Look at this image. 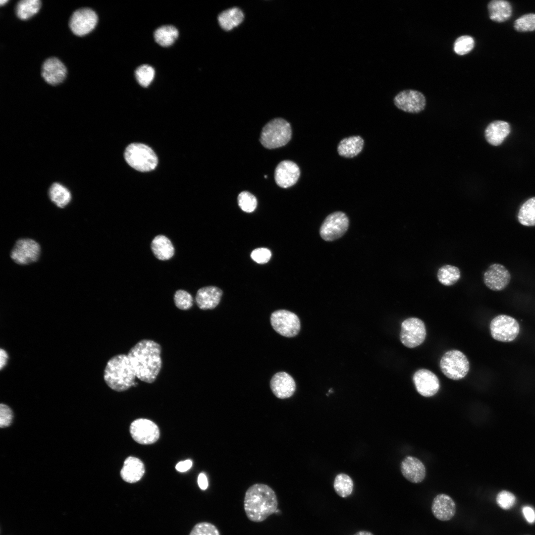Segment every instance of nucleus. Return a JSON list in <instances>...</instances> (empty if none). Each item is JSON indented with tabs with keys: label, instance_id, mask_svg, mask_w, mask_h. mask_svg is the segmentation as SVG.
Listing matches in <instances>:
<instances>
[{
	"label": "nucleus",
	"instance_id": "1",
	"mask_svg": "<svg viewBox=\"0 0 535 535\" xmlns=\"http://www.w3.org/2000/svg\"><path fill=\"white\" fill-rule=\"evenodd\" d=\"M161 352L160 345L150 339H142L131 348L127 355L138 379L155 381L161 369Z\"/></svg>",
	"mask_w": 535,
	"mask_h": 535
},
{
	"label": "nucleus",
	"instance_id": "2",
	"mask_svg": "<svg viewBox=\"0 0 535 535\" xmlns=\"http://www.w3.org/2000/svg\"><path fill=\"white\" fill-rule=\"evenodd\" d=\"M278 501L274 490L268 485L256 483L246 490L244 509L248 519L252 522H262L277 510Z\"/></svg>",
	"mask_w": 535,
	"mask_h": 535
},
{
	"label": "nucleus",
	"instance_id": "3",
	"mask_svg": "<svg viewBox=\"0 0 535 535\" xmlns=\"http://www.w3.org/2000/svg\"><path fill=\"white\" fill-rule=\"evenodd\" d=\"M136 375L127 354H120L111 357L104 372V379L111 389L122 392L136 386Z\"/></svg>",
	"mask_w": 535,
	"mask_h": 535
},
{
	"label": "nucleus",
	"instance_id": "4",
	"mask_svg": "<svg viewBox=\"0 0 535 535\" xmlns=\"http://www.w3.org/2000/svg\"><path fill=\"white\" fill-rule=\"evenodd\" d=\"M291 136L292 129L289 123L284 119L277 118L265 125L260 141L264 147L272 149L285 145Z\"/></svg>",
	"mask_w": 535,
	"mask_h": 535
},
{
	"label": "nucleus",
	"instance_id": "5",
	"mask_svg": "<svg viewBox=\"0 0 535 535\" xmlns=\"http://www.w3.org/2000/svg\"><path fill=\"white\" fill-rule=\"evenodd\" d=\"M124 156L130 166L141 172L154 170L158 163L157 156L154 151L143 144H130L126 148Z\"/></svg>",
	"mask_w": 535,
	"mask_h": 535
},
{
	"label": "nucleus",
	"instance_id": "6",
	"mask_svg": "<svg viewBox=\"0 0 535 535\" xmlns=\"http://www.w3.org/2000/svg\"><path fill=\"white\" fill-rule=\"evenodd\" d=\"M440 368L448 378L457 380L464 378L470 369L466 355L458 350H451L444 354L440 361Z\"/></svg>",
	"mask_w": 535,
	"mask_h": 535
},
{
	"label": "nucleus",
	"instance_id": "7",
	"mask_svg": "<svg viewBox=\"0 0 535 535\" xmlns=\"http://www.w3.org/2000/svg\"><path fill=\"white\" fill-rule=\"evenodd\" d=\"M489 327L492 338L503 342L513 341L520 332V325L517 320L506 315L494 317L490 321Z\"/></svg>",
	"mask_w": 535,
	"mask_h": 535
},
{
	"label": "nucleus",
	"instance_id": "8",
	"mask_svg": "<svg viewBox=\"0 0 535 535\" xmlns=\"http://www.w3.org/2000/svg\"><path fill=\"white\" fill-rule=\"evenodd\" d=\"M426 337L425 324L421 319L409 318L402 322L400 339L405 346L415 348L423 343Z\"/></svg>",
	"mask_w": 535,
	"mask_h": 535
},
{
	"label": "nucleus",
	"instance_id": "9",
	"mask_svg": "<svg viewBox=\"0 0 535 535\" xmlns=\"http://www.w3.org/2000/svg\"><path fill=\"white\" fill-rule=\"evenodd\" d=\"M270 323L279 334L287 337L297 335L301 328L300 321L294 313L285 310H279L270 316Z\"/></svg>",
	"mask_w": 535,
	"mask_h": 535
},
{
	"label": "nucleus",
	"instance_id": "10",
	"mask_svg": "<svg viewBox=\"0 0 535 535\" xmlns=\"http://www.w3.org/2000/svg\"><path fill=\"white\" fill-rule=\"evenodd\" d=\"M39 244L31 238H21L16 241L10 252V258L16 264L26 265L36 262L40 257Z\"/></svg>",
	"mask_w": 535,
	"mask_h": 535
},
{
	"label": "nucleus",
	"instance_id": "11",
	"mask_svg": "<svg viewBox=\"0 0 535 535\" xmlns=\"http://www.w3.org/2000/svg\"><path fill=\"white\" fill-rule=\"evenodd\" d=\"M349 226V219L343 212H335L324 220L320 230L321 237L326 241L335 240L342 236Z\"/></svg>",
	"mask_w": 535,
	"mask_h": 535
},
{
	"label": "nucleus",
	"instance_id": "12",
	"mask_svg": "<svg viewBox=\"0 0 535 535\" xmlns=\"http://www.w3.org/2000/svg\"><path fill=\"white\" fill-rule=\"evenodd\" d=\"M130 433L132 438L141 444H150L156 442L160 437L158 426L151 420L138 419L130 425Z\"/></svg>",
	"mask_w": 535,
	"mask_h": 535
},
{
	"label": "nucleus",
	"instance_id": "13",
	"mask_svg": "<svg viewBox=\"0 0 535 535\" xmlns=\"http://www.w3.org/2000/svg\"><path fill=\"white\" fill-rule=\"evenodd\" d=\"M98 21L96 12L89 8H82L75 10L69 19V26L76 35L84 36L91 32Z\"/></svg>",
	"mask_w": 535,
	"mask_h": 535
},
{
	"label": "nucleus",
	"instance_id": "14",
	"mask_svg": "<svg viewBox=\"0 0 535 535\" xmlns=\"http://www.w3.org/2000/svg\"><path fill=\"white\" fill-rule=\"evenodd\" d=\"M394 103L398 108L405 112L417 113L424 109L426 100L421 92L406 90L399 92L394 97Z\"/></svg>",
	"mask_w": 535,
	"mask_h": 535
},
{
	"label": "nucleus",
	"instance_id": "15",
	"mask_svg": "<svg viewBox=\"0 0 535 535\" xmlns=\"http://www.w3.org/2000/svg\"><path fill=\"white\" fill-rule=\"evenodd\" d=\"M483 280L484 284L489 289L499 291L508 286L511 280V275L503 265L495 263L491 265L485 271Z\"/></svg>",
	"mask_w": 535,
	"mask_h": 535
},
{
	"label": "nucleus",
	"instance_id": "16",
	"mask_svg": "<svg viewBox=\"0 0 535 535\" xmlns=\"http://www.w3.org/2000/svg\"><path fill=\"white\" fill-rule=\"evenodd\" d=\"M413 380L418 392L424 397H431L438 391L440 383L437 376L430 371L422 369L416 371Z\"/></svg>",
	"mask_w": 535,
	"mask_h": 535
},
{
	"label": "nucleus",
	"instance_id": "17",
	"mask_svg": "<svg viewBox=\"0 0 535 535\" xmlns=\"http://www.w3.org/2000/svg\"><path fill=\"white\" fill-rule=\"evenodd\" d=\"M300 175V170L296 163L286 160L281 161L274 172L276 183L279 187L286 188L294 185Z\"/></svg>",
	"mask_w": 535,
	"mask_h": 535
},
{
	"label": "nucleus",
	"instance_id": "18",
	"mask_svg": "<svg viewBox=\"0 0 535 535\" xmlns=\"http://www.w3.org/2000/svg\"><path fill=\"white\" fill-rule=\"evenodd\" d=\"M67 73L66 67L58 58L52 57L43 62L41 75L45 81L53 85L61 83L65 79Z\"/></svg>",
	"mask_w": 535,
	"mask_h": 535
},
{
	"label": "nucleus",
	"instance_id": "19",
	"mask_svg": "<svg viewBox=\"0 0 535 535\" xmlns=\"http://www.w3.org/2000/svg\"><path fill=\"white\" fill-rule=\"evenodd\" d=\"M270 387L276 397L285 399L294 394L296 390V383L290 374L284 372H280L276 373L271 378Z\"/></svg>",
	"mask_w": 535,
	"mask_h": 535
},
{
	"label": "nucleus",
	"instance_id": "20",
	"mask_svg": "<svg viewBox=\"0 0 535 535\" xmlns=\"http://www.w3.org/2000/svg\"><path fill=\"white\" fill-rule=\"evenodd\" d=\"M431 511L438 520L447 521L452 519L456 513V504L453 499L448 495L440 493L433 499Z\"/></svg>",
	"mask_w": 535,
	"mask_h": 535
},
{
	"label": "nucleus",
	"instance_id": "21",
	"mask_svg": "<svg viewBox=\"0 0 535 535\" xmlns=\"http://www.w3.org/2000/svg\"><path fill=\"white\" fill-rule=\"evenodd\" d=\"M401 471L403 477L411 482L418 483L425 479L426 471L425 465L419 459L407 456L401 462Z\"/></svg>",
	"mask_w": 535,
	"mask_h": 535
},
{
	"label": "nucleus",
	"instance_id": "22",
	"mask_svg": "<svg viewBox=\"0 0 535 535\" xmlns=\"http://www.w3.org/2000/svg\"><path fill=\"white\" fill-rule=\"evenodd\" d=\"M222 292L219 288L209 286L198 289L195 296L198 307L202 310L213 309L219 304Z\"/></svg>",
	"mask_w": 535,
	"mask_h": 535
},
{
	"label": "nucleus",
	"instance_id": "23",
	"mask_svg": "<svg viewBox=\"0 0 535 535\" xmlns=\"http://www.w3.org/2000/svg\"><path fill=\"white\" fill-rule=\"evenodd\" d=\"M511 132L508 122L503 120H494L486 126L484 137L489 144L493 146L501 145Z\"/></svg>",
	"mask_w": 535,
	"mask_h": 535
},
{
	"label": "nucleus",
	"instance_id": "24",
	"mask_svg": "<svg viewBox=\"0 0 535 535\" xmlns=\"http://www.w3.org/2000/svg\"><path fill=\"white\" fill-rule=\"evenodd\" d=\"M145 473V466L139 459L129 456L124 462L120 471L122 479L127 482L135 483L139 481Z\"/></svg>",
	"mask_w": 535,
	"mask_h": 535
},
{
	"label": "nucleus",
	"instance_id": "25",
	"mask_svg": "<svg viewBox=\"0 0 535 535\" xmlns=\"http://www.w3.org/2000/svg\"><path fill=\"white\" fill-rule=\"evenodd\" d=\"M151 251L156 259L165 261L174 255L175 249L171 240L166 236L159 234L154 237L151 243Z\"/></svg>",
	"mask_w": 535,
	"mask_h": 535
},
{
	"label": "nucleus",
	"instance_id": "26",
	"mask_svg": "<svg viewBox=\"0 0 535 535\" xmlns=\"http://www.w3.org/2000/svg\"><path fill=\"white\" fill-rule=\"evenodd\" d=\"M364 144L363 139L360 136H352L341 140L338 145L337 152L343 157L352 158L362 151Z\"/></svg>",
	"mask_w": 535,
	"mask_h": 535
},
{
	"label": "nucleus",
	"instance_id": "27",
	"mask_svg": "<svg viewBox=\"0 0 535 535\" xmlns=\"http://www.w3.org/2000/svg\"><path fill=\"white\" fill-rule=\"evenodd\" d=\"M487 8L490 19L495 22H504L512 15L511 5L506 0H491L488 3Z\"/></svg>",
	"mask_w": 535,
	"mask_h": 535
},
{
	"label": "nucleus",
	"instance_id": "28",
	"mask_svg": "<svg viewBox=\"0 0 535 535\" xmlns=\"http://www.w3.org/2000/svg\"><path fill=\"white\" fill-rule=\"evenodd\" d=\"M244 19V14L237 7H232L222 12L218 16L220 27L225 31H229L239 25Z\"/></svg>",
	"mask_w": 535,
	"mask_h": 535
},
{
	"label": "nucleus",
	"instance_id": "29",
	"mask_svg": "<svg viewBox=\"0 0 535 535\" xmlns=\"http://www.w3.org/2000/svg\"><path fill=\"white\" fill-rule=\"evenodd\" d=\"M49 195L52 202L60 208L66 206L71 199L70 191L58 183L52 184L49 189Z\"/></svg>",
	"mask_w": 535,
	"mask_h": 535
},
{
	"label": "nucleus",
	"instance_id": "30",
	"mask_svg": "<svg viewBox=\"0 0 535 535\" xmlns=\"http://www.w3.org/2000/svg\"><path fill=\"white\" fill-rule=\"evenodd\" d=\"M461 272L459 268L454 266L445 265L437 270V278L442 285L449 286L455 284L460 279Z\"/></svg>",
	"mask_w": 535,
	"mask_h": 535
},
{
	"label": "nucleus",
	"instance_id": "31",
	"mask_svg": "<svg viewBox=\"0 0 535 535\" xmlns=\"http://www.w3.org/2000/svg\"><path fill=\"white\" fill-rule=\"evenodd\" d=\"M519 222L527 226H535V197L530 198L521 206L517 215Z\"/></svg>",
	"mask_w": 535,
	"mask_h": 535
},
{
	"label": "nucleus",
	"instance_id": "32",
	"mask_svg": "<svg viewBox=\"0 0 535 535\" xmlns=\"http://www.w3.org/2000/svg\"><path fill=\"white\" fill-rule=\"evenodd\" d=\"M178 31L171 25L162 26L156 30L154 38L156 42L163 47L171 45L177 39Z\"/></svg>",
	"mask_w": 535,
	"mask_h": 535
},
{
	"label": "nucleus",
	"instance_id": "33",
	"mask_svg": "<svg viewBox=\"0 0 535 535\" xmlns=\"http://www.w3.org/2000/svg\"><path fill=\"white\" fill-rule=\"evenodd\" d=\"M41 1L39 0H22L19 1L16 5L15 13L20 19H27L39 10Z\"/></svg>",
	"mask_w": 535,
	"mask_h": 535
},
{
	"label": "nucleus",
	"instance_id": "34",
	"mask_svg": "<svg viewBox=\"0 0 535 535\" xmlns=\"http://www.w3.org/2000/svg\"><path fill=\"white\" fill-rule=\"evenodd\" d=\"M353 482L348 475L341 473L336 475L333 487L338 495L342 498L349 496L353 490Z\"/></svg>",
	"mask_w": 535,
	"mask_h": 535
},
{
	"label": "nucleus",
	"instance_id": "35",
	"mask_svg": "<svg viewBox=\"0 0 535 535\" xmlns=\"http://www.w3.org/2000/svg\"><path fill=\"white\" fill-rule=\"evenodd\" d=\"M154 69L151 66L144 64L138 67L135 71V77L139 84L143 87H148L155 77Z\"/></svg>",
	"mask_w": 535,
	"mask_h": 535
},
{
	"label": "nucleus",
	"instance_id": "36",
	"mask_svg": "<svg viewBox=\"0 0 535 535\" xmlns=\"http://www.w3.org/2000/svg\"><path fill=\"white\" fill-rule=\"evenodd\" d=\"M475 46L474 39L469 35L458 37L454 44V51L458 55H465L470 52Z\"/></svg>",
	"mask_w": 535,
	"mask_h": 535
},
{
	"label": "nucleus",
	"instance_id": "37",
	"mask_svg": "<svg viewBox=\"0 0 535 535\" xmlns=\"http://www.w3.org/2000/svg\"><path fill=\"white\" fill-rule=\"evenodd\" d=\"M515 29L519 32H530L535 30V14L528 13L517 19L514 24Z\"/></svg>",
	"mask_w": 535,
	"mask_h": 535
},
{
	"label": "nucleus",
	"instance_id": "38",
	"mask_svg": "<svg viewBox=\"0 0 535 535\" xmlns=\"http://www.w3.org/2000/svg\"><path fill=\"white\" fill-rule=\"evenodd\" d=\"M173 300L175 306L181 310H189L193 304L192 295L183 289H178L175 291Z\"/></svg>",
	"mask_w": 535,
	"mask_h": 535
},
{
	"label": "nucleus",
	"instance_id": "39",
	"mask_svg": "<svg viewBox=\"0 0 535 535\" xmlns=\"http://www.w3.org/2000/svg\"><path fill=\"white\" fill-rule=\"evenodd\" d=\"M238 202L241 210L246 213L253 212L257 206L256 198L247 191H243L239 194Z\"/></svg>",
	"mask_w": 535,
	"mask_h": 535
},
{
	"label": "nucleus",
	"instance_id": "40",
	"mask_svg": "<svg viewBox=\"0 0 535 535\" xmlns=\"http://www.w3.org/2000/svg\"><path fill=\"white\" fill-rule=\"evenodd\" d=\"M189 535H220L215 526L208 522L197 524L192 529Z\"/></svg>",
	"mask_w": 535,
	"mask_h": 535
},
{
	"label": "nucleus",
	"instance_id": "41",
	"mask_svg": "<svg viewBox=\"0 0 535 535\" xmlns=\"http://www.w3.org/2000/svg\"><path fill=\"white\" fill-rule=\"evenodd\" d=\"M496 501L500 508L507 510L514 505L516 502V497L512 493L502 490L497 494Z\"/></svg>",
	"mask_w": 535,
	"mask_h": 535
},
{
	"label": "nucleus",
	"instance_id": "42",
	"mask_svg": "<svg viewBox=\"0 0 535 535\" xmlns=\"http://www.w3.org/2000/svg\"><path fill=\"white\" fill-rule=\"evenodd\" d=\"M13 413L7 405L1 403L0 405V427L1 428L9 426L12 421Z\"/></svg>",
	"mask_w": 535,
	"mask_h": 535
},
{
	"label": "nucleus",
	"instance_id": "43",
	"mask_svg": "<svg viewBox=\"0 0 535 535\" xmlns=\"http://www.w3.org/2000/svg\"><path fill=\"white\" fill-rule=\"evenodd\" d=\"M271 252L265 248H259L254 250L251 254V258L256 263L264 264L267 263L270 259Z\"/></svg>",
	"mask_w": 535,
	"mask_h": 535
},
{
	"label": "nucleus",
	"instance_id": "44",
	"mask_svg": "<svg viewBox=\"0 0 535 535\" xmlns=\"http://www.w3.org/2000/svg\"><path fill=\"white\" fill-rule=\"evenodd\" d=\"M522 511L525 519L529 523H533L535 522V512L532 507L525 506Z\"/></svg>",
	"mask_w": 535,
	"mask_h": 535
},
{
	"label": "nucleus",
	"instance_id": "45",
	"mask_svg": "<svg viewBox=\"0 0 535 535\" xmlns=\"http://www.w3.org/2000/svg\"><path fill=\"white\" fill-rule=\"evenodd\" d=\"M192 466V462L190 460H186L184 461L178 462L176 466V470L180 472H184L189 470Z\"/></svg>",
	"mask_w": 535,
	"mask_h": 535
},
{
	"label": "nucleus",
	"instance_id": "46",
	"mask_svg": "<svg viewBox=\"0 0 535 535\" xmlns=\"http://www.w3.org/2000/svg\"><path fill=\"white\" fill-rule=\"evenodd\" d=\"M198 483L199 487L202 490H205L207 488L208 486V482L207 478L206 475L204 473H200L198 477Z\"/></svg>",
	"mask_w": 535,
	"mask_h": 535
},
{
	"label": "nucleus",
	"instance_id": "47",
	"mask_svg": "<svg viewBox=\"0 0 535 535\" xmlns=\"http://www.w3.org/2000/svg\"><path fill=\"white\" fill-rule=\"evenodd\" d=\"M7 359H8V354H7V352L1 348L0 351V370H1L3 368V367H4V366L6 365Z\"/></svg>",
	"mask_w": 535,
	"mask_h": 535
},
{
	"label": "nucleus",
	"instance_id": "48",
	"mask_svg": "<svg viewBox=\"0 0 535 535\" xmlns=\"http://www.w3.org/2000/svg\"><path fill=\"white\" fill-rule=\"evenodd\" d=\"M354 535H374V534L369 531H360L355 533Z\"/></svg>",
	"mask_w": 535,
	"mask_h": 535
},
{
	"label": "nucleus",
	"instance_id": "49",
	"mask_svg": "<svg viewBox=\"0 0 535 535\" xmlns=\"http://www.w3.org/2000/svg\"><path fill=\"white\" fill-rule=\"evenodd\" d=\"M7 1H7V0H1L0 1V5H3V4H5V3L6 2H7Z\"/></svg>",
	"mask_w": 535,
	"mask_h": 535
}]
</instances>
